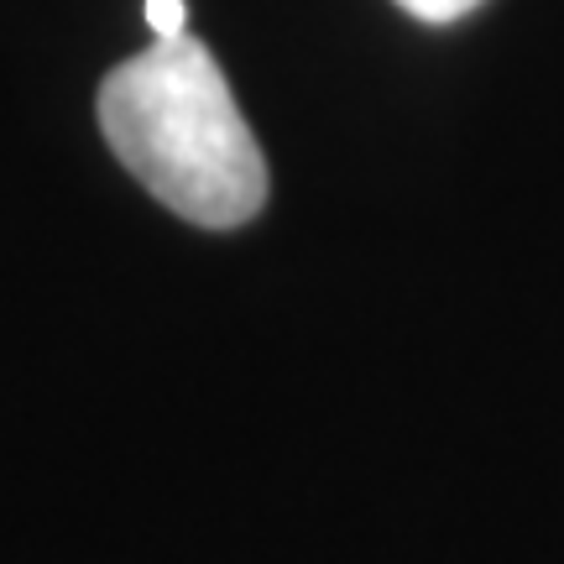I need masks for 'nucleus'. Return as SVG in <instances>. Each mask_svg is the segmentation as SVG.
<instances>
[{
	"instance_id": "f257e3e1",
	"label": "nucleus",
	"mask_w": 564,
	"mask_h": 564,
	"mask_svg": "<svg viewBox=\"0 0 564 564\" xmlns=\"http://www.w3.org/2000/svg\"><path fill=\"white\" fill-rule=\"evenodd\" d=\"M100 131L126 173L204 230H236L267 204V158L215 53L188 32L158 37L100 84Z\"/></svg>"
},
{
	"instance_id": "f03ea898",
	"label": "nucleus",
	"mask_w": 564,
	"mask_h": 564,
	"mask_svg": "<svg viewBox=\"0 0 564 564\" xmlns=\"http://www.w3.org/2000/svg\"><path fill=\"white\" fill-rule=\"evenodd\" d=\"M408 17H419V21H434V26H444V21H460L470 17L481 0H398Z\"/></svg>"
},
{
	"instance_id": "7ed1b4c3",
	"label": "nucleus",
	"mask_w": 564,
	"mask_h": 564,
	"mask_svg": "<svg viewBox=\"0 0 564 564\" xmlns=\"http://www.w3.org/2000/svg\"><path fill=\"white\" fill-rule=\"evenodd\" d=\"M147 21H152L158 37H178V32H188V26H183V21H188L183 0H147Z\"/></svg>"
}]
</instances>
